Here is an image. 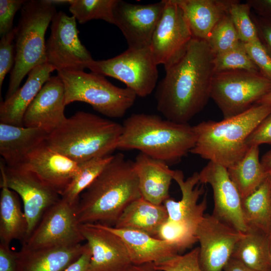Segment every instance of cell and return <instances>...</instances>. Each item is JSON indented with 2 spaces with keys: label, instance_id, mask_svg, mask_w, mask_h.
<instances>
[{
  "label": "cell",
  "instance_id": "6da1fadb",
  "mask_svg": "<svg viewBox=\"0 0 271 271\" xmlns=\"http://www.w3.org/2000/svg\"><path fill=\"white\" fill-rule=\"evenodd\" d=\"M215 56L207 41L193 38L183 56L165 70L155 93L165 118L188 123L203 109L210 98Z\"/></svg>",
  "mask_w": 271,
  "mask_h": 271
},
{
  "label": "cell",
  "instance_id": "7a4b0ae2",
  "mask_svg": "<svg viewBox=\"0 0 271 271\" xmlns=\"http://www.w3.org/2000/svg\"><path fill=\"white\" fill-rule=\"evenodd\" d=\"M141 197L134 161L117 153L80 194L78 221L113 227L125 208Z\"/></svg>",
  "mask_w": 271,
  "mask_h": 271
},
{
  "label": "cell",
  "instance_id": "3957f363",
  "mask_svg": "<svg viewBox=\"0 0 271 271\" xmlns=\"http://www.w3.org/2000/svg\"><path fill=\"white\" fill-rule=\"evenodd\" d=\"M193 126L160 116L133 113L124 120L117 149L137 150L152 158L176 164L194 148Z\"/></svg>",
  "mask_w": 271,
  "mask_h": 271
},
{
  "label": "cell",
  "instance_id": "277c9868",
  "mask_svg": "<svg viewBox=\"0 0 271 271\" xmlns=\"http://www.w3.org/2000/svg\"><path fill=\"white\" fill-rule=\"evenodd\" d=\"M270 112L271 104H256L220 121L199 123L193 126L196 140L190 153L228 168L244 157L249 148L247 138Z\"/></svg>",
  "mask_w": 271,
  "mask_h": 271
},
{
  "label": "cell",
  "instance_id": "5b68a950",
  "mask_svg": "<svg viewBox=\"0 0 271 271\" xmlns=\"http://www.w3.org/2000/svg\"><path fill=\"white\" fill-rule=\"evenodd\" d=\"M122 124L79 111L47 136L46 142L56 152L79 163L111 155L117 149Z\"/></svg>",
  "mask_w": 271,
  "mask_h": 271
},
{
  "label": "cell",
  "instance_id": "8992f818",
  "mask_svg": "<svg viewBox=\"0 0 271 271\" xmlns=\"http://www.w3.org/2000/svg\"><path fill=\"white\" fill-rule=\"evenodd\" d=\"M57 13L50 0L26 1L16 27V57L6 99L19 88L24 77L36 66L47 62L45 34Z\"/></svg>",
  "mask_w": 271,
  "mask_h": 271
},
{
  "label": "cell",
  "instance_id": "52a82bcc",
  "mask_svg": "<svg viewBox=\"0 0 271 271\" xmlns=\"http://www.w3.org/2000/svg\"><path fill=\"white\" fill-rule=\"evenodd\" d=\"M65 88L66 105L79 101L88 103L110 118H120L133 105L137 95L128 87L112 84L105 76L84 70L57 72Z\"/></svg>",
  "mask_w": 271,
  "mask_h": 271
},
{
  "label": "cell",
  "instance_id": "ba28073f",
  "mask_svg": "<svg viewBox=\"0 0 271 271\" xmlns=\"http://www.w3.org/2000/svg\"><path fill=\"white\" fill-rule=\"evenodd\" d=\"M270 90L271 81L259 72L224 71L215 73L210 98L228 118L247 111Z\"/></svg>",
  "mask_w": 271,
  "mask_h": 271
},
{
  "label": "cell",
  "instance_id": "9c48e42d",
  "mask_svg": "<svg viewBox=\"0 0 271 271\" xmlns=\"http://www.w3.org/2000/svg\"><path fill=\"white\" fill-rule=\"evenodd\" d=\"M157 64L150 47L128 48L122 53L107 60H93L87 66L91 72L116 79L144 97L156 88L158 79Z\"/></svg>",
  "mask_w": 271,
  "mask_h": 271
},
{
  "label": "cell",
  "instance_id": "30bf717a",
  "mask_svg": "<svg viewBox=\"0 0 271 271\" xmlns=\"http://www.w3.org/2000/svg\"><path fill=\"white\" fill-rule=\"evenodd\" d=\"M76 20L60 11L53 17L51 33L46 42L47 62L57 72L84 70L93 61L79 38Z\"/></svg>",
  "mask_w": 271,
  "mask_h": 271
},
{
  "label": "cell",
  "instance_id": "8fae6325",
  "mask_svg": "<svg viewBox=\"0 0 271 271\" xmlns=\"http://www.w3.org/2000/svg\"><path fill=\"white\" fill-rule=\"evenodd\" d=\"M76 207L61 197L45 211L22 247L38 249L81 243L85 239L80 229Z\"/></svg>",
  "mask_w": 271,
  "mask_h": 271
},
{
  "label": "cell",
  "instance_id": "7c38bea8",
  "mask_svg": "<svg viewBox=\"0 0 271 271\" xmlns=\"http://www.w3.org/2000/svg\"><path fill=\"white\" fill-rule=\"evenodd\" d=\"M165 7L153 34L150 49L156 63L168 69L185 54L193 36L183 12L175 0Z\"/></svg>",
  "mask_w": 271,
  "mask_h": 271
},
{
  "label": "cell",
  "instance_id": "4fadbf2b",
  "mask_svg": "<svg viewBox=\"0 0 271 271\" xmlns=\"http://www.w3.org/2000/svg\"><path fill=\"white\" fill-rule=\"evenodd\" d=\"M0 169L1 176L8 187L22 200L27 221L25 242L35 229L45 211L58 201L61 196L31 172L20 166H7L2 160Z\"/></svg>",
  "mask_w": 271,
  "mask_h": 271
},
{
  "label": "cell",
  "instance_id": "5bb4252c",
  "mask_svg": "<svg viewBox=\"0 0 271 271\" xmlns=\"http://www.w3.org/2000/svg\"><path fill=\"white\" fill-rule=\"evenodd\" d=\"M242 233L212 214H205L196 232L203 271H223Z\"/></svg>",
  "mask_w": 271,
  "mask_h": 271
},
{
  "label": "cell",
  "instance_id": "9a60e30c",
  "mask_svg": "<svg viewBox=\"0 0 271 271\" xmlns=\"http://www.w3.org/2000/svg\"><path fill=\"white\" fill-rule=\"evenodd\" d=\"M165 1L148 5L117 0L114 9V25L121 31L128 48H149L165 7Z\"/></svg>",
  "mask_w": 271,
  "mask_h": 271
},
{
  "label": "cell",
  "instance_id": "2e32d148",
  "mask_svg": "<svg viewBox=\"0 0 271 271\" xmlns=\"http://www.w3.org/2000/svg\"><path fill=\"white\" fill-rule=\"evenodd\" d=\"M199 175V183L209 184L212 187L214 199L212 215L241 232L246 231L242 212V198L230 179L227 168L209 161Z\"/></svg>",
  "mask_w": 271,
  "mask_h": 271
},
{
  "label": "cell",
  "instance_id": "e0dca14e",
  "mask_svg": "<svg viewBox=\"0 0 271 271\" xmlns=\"http://www.w3.org/2000/svg\"><path fill=\"white\" fill-rule=\"evenodd\" d=\"M91 257L88 271H124L132 264L121 238L100 224H80Z\"/></svg>",
  "mask_w": 271,
  "mask_h": 271
},
{
  "label": "cell",
  "instance_id": "ac0fdd59",
  "mask_svg": "<svg viewBox=\"0 0 271 271\" xmlns=\"http://www.w3.org/2000/svg\"><path fill=\"white\" fill-rule=\"evenodd\" d=\"M31 172L46 185L61 194L76 175L79 164L42 144L18 166Z\"/></svg>",
  "mask_w": 271,
  "mask_h": 271
},
{
  "label": "cell",
  "instance_id": "d6986e66",
  "mask_svg": "<svg viewBox=\"0 0 271 271\" xmlns=\"http://www.w3.org/2000/svg\"><path fill=\"white\" fill-rule=\"evenodd\" d=\"M65 106L63 82L58 75L51 76L27 109L23 125L41 128L49 134L67 119Z\"/></svg>",
  "mask_w": 271,
  "mask_h": 271
},
{
  "label": "cell",
  "instance_id": "ffe728a7",
  "mask_svg": "<svg viewBox=\"0 0 271 271\" xmlns=\"http://www.w3.org/2000/svg\"><path fill=\"white\" fill-rule=\"evenodd\" d=\"M173 180L180 187L182 193L180 200L169 198L163 203L168 212V219L181 225L196 234L197 227L203 218L207 207L206 197L198 203L204 193L203 186L199 187V172H194L187 179L180 170H174Z\"/></svg>",
  "mask_w": 271,
  "mask_h": 271
},
{
  "label": "cell",
  "instance_id": "44dd1931",
  "mask_svg": "<svg viewBox=\"0 0 271 271\" xmlns=\"http://www.w3.org/2000/svg\"><path fill=\"white\" fill-rule=\"evenodd\" d=\"M55 69L46 62L33 68L24 84L1 103V123L24 126L25 113Z\"/></svg>",
  "mask_w": 271,
  "mask_h": 271
},
{
  "label": "cell",
  "instance_id": "7402d4cb",
  "mask_svg": "<svg viewBox=\"0 0 271 271\" xmlns=\"http://www.w3.org/2000/svg\"><path fill=\"white\" fill-rule=\"evenodd\" d=\"M142 197L156 205L169 198L174 170L165 162L139 153L134 161Z\"/></svg>",
  "mask_w": 271,
  "mask_h": 271
},
{
  "label": "cell",
  "instance_id": "603a6c76",
  "mask_svg": "<svg viewBox=\"0 0 271 271\" xmlns=\"http://www.w3.org/2000/svg\"><path fill=\"white\" fill-rule=\"evenodd\" d=\"M102 226L121 238L133 264L155 263L179 254L177 248L170 243L145 232Z\"/></svg>",
  "mask_w": 271,
  "mask_h": 271
},
{
  "label": "cell",
  "instance_id": "cb8c5ba5",
  "mask_svg": "<svg viewBox=\"0 0 271 271\" xmlns=\"http://www.w3.org/2000/svg\"><path fill=\"white\" fill-rule=\"evenodd\" d=\"M48 134L39 128L1 123L0 154L6 165H19L30 152L46 142Z\"/></svg>",
  "mask_w": 271,
  "mask_h": 271
},
{
  "label": "cell",
  "instance_id": "d4e9b609",
  "mask_svg": "<svg viewBox=\"0 0 271 271\" xmlns=\"http://www.w3.org/2000/svg\"><path fill=\"white\" fill-rule=\"evenodd\" d=\"M181 8L193 38L207 41L212 30L228 13L234 0H175Z\"/></svg>",
  "mask_w": 271,
  "mask_h": 271
},
{
  "label": "cell",
  "instance_id": "484cf974",
  "mask_svg": "<svg viewBox=\"0 0 271 271\" xmlns=\"http://www.w3.org/2000/svg\"><path fill=\"white\" fill-rule=\"evenodd\" d=\"M86 243L19 251V271H64L83 253Z\"/></svg>",
  "mask_w": 271,
  "mask_h": 271
},
{
  "label": "cell",
  "instance_id": "4316f807",
  "mask_svg": "<svg viewBox=\"0 0 271 271\" xmlns=\"http://www.w3.org/2000/svg\"><path fill=\"white\" fill-rule=\"evenodd\" d=\"M168 218L163 204H154L141 197L125 208L113 227L138 230L157 237L160 228Z\"/></svg>",
  "mask_w": 271,
  "mask_h": 271
},
{
  "label": "cell",
  "instance_id": "83f0119b",
  "mask_svg": "<svg viewBox=\"0 0 271 271\" xmlns=\"http://www.w3.org/2000/svg\"><path fill=\"white\" fill-rule=\"evenodd\" d=\"M0 197V239L7 244L14 239H26L27 221L18 194L7 186L1 176Z\"/></svg>",
  "mask_w": 271,
  "mask_h": 271
},
{
  "label": "cell",
  "instance_id": "f1b7e54d",
  "mask_svg": "<svg viewBox=\"0 0 271 271\" xmlns=\"http://www.w3.org/2000/svg\"><path fill=\"white\" fill-rule=\"evenodd\" d=\"M231 258L256 271H271L269 233L247 229L242 233Z\"/></svg>",
  "mask_w": 271,
  "mask_h": 271
},
{
  "label": "cell",
  "instance_id": "f546056e",
  "mask_svg": "<svg viewBox=\"0 0 271 271\" xmlns=\"http://www.w3.org/2000/svg\"><path fill=\"white\" fill-rule=\"evenodd\" d=\"M259 153V146L250 147L241 160L227 169L242 199L255 191L269 176L262 167Z\"/></svg>",
  "mask_w": 271,
  "mask_h": 271
},
{
  "label": "cell",
  "instance_id": "4dcf8cb0",
  "mask_svg": "<svg viewBox=\"0 0 271 271\" xmlns=\"http://www.w3.org/2000/svg\"><path fill=\"white\" fill-rule=\"evenodd\" d=\"M241 208L247 229H257L269 233L271 225L270 175L252 193L242 199Z\"/></svg>",
  "mask_w": 271,
  "mask_h": 271
},
{
  "label": "cell",
  "instance_id": "1f68e13d",
  "mask_svg": "<svg viewBox=\"0 0 271 271\" xmlns=\"http://www.w3.org/2000/svg\"><path fill=\"white\" fill-rule=\"evenodd\" d=\"M112 155L94 158L79 163L78 170L61 197L77 205L80 194L90 185L111 160Z\"/></svg>",
  "mask_w": 271,
  "mask_h": 271
},
{
  "label": "cell",
  "instance_id": "d6a6232c",
  "mask_svg": "<svg viewBox=\"0 0 271 271\" xmlns=\"http://www.w3.org/2000/svg\"><path fill=\"white\" fill-rule=\"evenodd\" d=\"M117 0H68L69 11L80 24L101 20L114 25V9Z\"/></svg>",
  "mask_w": 271,
  "mask_h": 271
},
{
  "label": "cell",
  "instance_id": "836d02e7",
  "mask_svg": "<svg viewBox=\"0 0 271 271\" xmlns=\"http://www.w3.org/2000/svg\"><path fill=\"white\" fill-rule=\"evenodd\" d=\"M207 42L215 55L228 51L241 42L229 13L217 23Z\"/></svg>",
  "mask_w": 271,
  "mask_h": 271
},
{
  "label": "cell",
  "instance_id": "e575fe53",
  "mask_svg": "<svg viewBox=\"0 0 271 271\" xmlns=\"http://www.w3.org/2000/svg\"><path fill=\"white\" fill-rule=\"evenodd\" d=\"M251 10L246 2L241 3L239 1L234 0L228 12L240 40L244 44L260 41L251 18Z\"/></svg>",
  "mask_w": 271,
  "mask_h": 271
},
{
  "label": "cell",
  "instance_id": "d590c367",
  "mask_svg": "<svg viewBox=\"0 0 271 271\" xmlns=\"http://www.w3.org/2000/svg\"><path fill=\"white\" fill-rule=\"evenodd\" d=\"M214 64L215 73L235 70L259 72L242 42L228 51L215 55Z\"/></svg>",
  "mask_w": 271,
  "mask_h": 271
},
{
  "label": "cell",
  "instance_id": "8d00e7d4",
  "mask_svg": "<svg viewBox=\"0 0 271 271\" xmlns=\"http://www.w3.org/2000/svg\"><path fill=\"white\" fill-rule=\"evenodd\" d=\"M157 238L170 243L179 252L197 242L195 233L168 219L160 228Z\"/></svg>",
  "mask_w": 271,
  "mask_h": 271
},
{
  "label": "cell",
  "instance_id": "74e56055",
  "mask_svg": "<svg viewBox=\"0 0 271 271\" xmlns=\"http://www.w3.org/2000/svg\"><path fill=\"white\" fill-rule=\"evenodd\" d=\"M153 263L158 271H203L199 260V247Z\"/></svg>",
  "mask_w": 271,
  "mask_h": 271
},
{
  "label": "cell",
  "instance_id": "f35d334b",
  "mask_svg": "<svg viewBox=\"0 0 271 271\" xmlns=\"http://www.w3.org/2000/svg\"><path fill=\"white\" fill-rule=\"evenodd\" d=\"M16 27L9 33L1 37L0 41V89L7 74L12 70L16 57L14 40Z\"/></svg>",
  "mask_w": 271,
  "mask_h": 271
},
{
  "label": "cell",
  "instance_id": "ab89813d",
  "mask_svg": "<svg viewBox=\"0 0 271 271\" xmlns=\"http://www.w3.org/2000/svg\"><path fill=\"white\" fill-rule=\"evenodd\" d=\"M244 45L261 75L271 81V56L266 52L260 41L246 43L244 44Z\"/></svg>",
  "mask_w": 271,
  "mask_h": 271
},
{
  "label": "cell",
  "instance_id": "60d3db41",
  "mask_svg": "<svg viewBox=\"0 0 271 271\" xmlns=\"http://www.w3.org/2000/svg\"><path fill=\"white\" fill-rule=\"evenodd\" d=\"M25 0L0 1V35L10 32L13 27V21L17 12L21 9Z\"/></svg>",
  "mask_w": 271,
  "mask_h": 271
},
{
  "label": "cell",
  "instance_id": "b9f144b4",
  "mask_svg": "<svg viewBox=\"0 0 271 271\" xmlns=\"http://www.w3.org/2000/svg\"><path fill=\"white\" fill-rule=\"evenodd\" d=\"M248 147L271 144V112L259 123L246 140Z\"/></svg>",
  "mask_w": 271,
  "mask_h": 271
},
{
  "label": "cell",
  "instance_id": "7bdbcfd3",
  "mask_svg": "<svg viewBox=\"0 0 271 271\" xmlns=\"http://www.w3.org/2000/svg\"><path fill=\"white\" fill-rule=\"evenodd\" d=\"M250 16L262 45L271 56V17L259 16L253 12Z\"/></svg>",
  "mask_w": 271,
  "mask_h": 271
},
{
  "label": "cell",
  "instance_id": "ee69618b",
  "mask_svg": "<svg viewBox=\"0 0 271 271\" xmlns=\"http://www.w3.org/2000/svg\"><path fill=\"white\" fill-rule=\"evenodd\" d=\"M0 271H19V252L13 250L10 245L0 243Z\"/></svg>",
  "mask_w": 271,
  "mask_h": 271
},
{
  "label": "cell",
  "instance_id": "f6af8a7d",
  "mask_svg": "<svg viewBox=\"0 0 271 271\" xmlns=\"http://www.w3.org/2000/svg\"><path fill=\"white\" fill-rule=\"evenodd\" d=\"M91 257L90 249L87 243L80 256L69 265L64 271H88Z\"/></svg>",
  "mask_w": 271,
  "mask_h": 271
},
{
  "label": "cell",
  "instance_id": "bcb514c9",
  "mask_svg": "<svg viewBox=\"0 0 271 271\" xmlns=\"http://www.w3.org/2000/svg\"><path fill=\"white\" fill-rule=\"evenodd\" d=\"M246 3L256 14L271 17V0H247Z\"/></svg>",
  "mask_w": 271,
  "mask_h": 271
},
{
  "label": "cell",
  "instance_id": "7dc6e473",
  "mask_svg": "<svg viewBox=\"0 0 271 271\" xmlns=\"http://www.w3.org/2000/svg\"><path fill=\"white\" fill-rule=\"evenodd\" d=\"M223 271H256L244 265L237 260L231 258L225 265Z\"/></svg>",
  "mask_w": 271,
  "mask_h": 271
},
{
  "label": "cell",
  "instance_id": "c3c4849f",
  "mask_svg": "<svg viewBox=\"0 0 271 271\" xmlns=\"http://www.w3.org/2000/svg\"><path fill=\"white\" fill-rule=\"evenodd\" d=\"M124 271H158L153 263L130 264Z\"/></svg>",
  "mask_w": 271,
  "mask_h": 271
},
{
  "label": "cell",
  "instance_id": "681fc988",
  "mask_svg": "<svg viewBox=\"0 0 271 271\" xmlns=\"http://www.w3.org/2000/svg\"><path fill=\"white\" fill-rule=\"evenodd\" d=\"M260 163L265 173L271 175V150L262 156Z\"/></svg>",
  "mask_w": 271,
  "mask_h": 271
},
{
  "label": "cell",
  "instance_id": "f907efd6",
  "mask_svg": "<svg viewBox=\"0 0 271 271\" xmlns=\"http://www.w3.org/2000/svg\"><path fill=\"white\" fill-rule=\"evenodd\" d=\"M258 104H271V90L264 95L256 103Z\"/></svg>",
  "mask_w": 271,
  "mask_h": 271
},
{
  "label": "cell",
  "instance_id": "816d5d0a",
  "mask_svg": "<svg viewBox=\"0 0 271 271\" xmlns=\"http://www.w3.org/2000/svg\"><path fill=\"white\" fill-rule=\"evenodd\" d=\"M269 240H270V262H271V225H270V229L269 231Z\"/></svg>",
  "mask_w": 271,
  "mask_h": 271
},
{
  "label": "cell",
  "instance_id": "f5cc1de1",
  "mask_svg": "<svg viewBox=\"0 0 271 271\" xmlns=\"http://www.w3.org/2000/svg\"><path fill=\"white\" fill-rule=\"evenodd\" d=\"M270 176H271V175H270Z\"/></svg>",
  "mask_w": 271,
  "mask_h": 271
}]
</instances>
